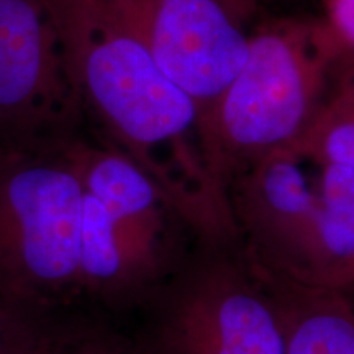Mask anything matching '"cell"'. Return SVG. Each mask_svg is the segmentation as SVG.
Wrapping results in <instances>:
<instances>
[{
	"instance_id": "1",
	"label": "cell",
	"mask_w": 354,
	"mask_h": 354,
	"mask_svg": "<svg viewBox=\"0 0 354 354\" xmlns=\"http://www.w3.org/2000/svg\"><path fill=\"white\" fill-rule=\"evenodd\" d=\"M86 127L135 162L197 236H236L201 151L196 104L145 43L95 0H53Z\"/></svg>"
},
{
	"instance_id": "2",
	"label": "cell",
	"mask_w": 354,
	"mask_h": 354,
	"mask_svg": "<svg viewBox=\"0 0 354 354\" xmlns=\"http://www.w3.org/2000/svg\"><path fill=\"white\" fill-rule=\"evenodd\" d=\"M82 177L81 300L117 323L177 271L197 234L161 189L112 146L76 140Z\"/></svg>"
},
{
	"instance_id": "3",
	"label": "cell",
	"mask_w": 354,
	"mask_h": 354,
	"mask_svg": "<svg viewBox=\"0 0 354 354\" xmlns=\"http://www.w3.org/2000/svg\"><path fill=\"white\" fill-rule=\"evenodd\" d=\"M250 263L313 289L354 292V169L282 149L230 184Z\"/></svg>"
},
{
	"instance_id": "4",
	"label": "cell",
	"mask_w": 354,
	"mask_h": 354,
	"mask_svg": "<svg viewBox=\"0 0 354 354\" xmlns=\"http://www.w3.org/2000/svg\"><path fill=\"white\" fill-rule=\"evenodd\" d=\"M342 43L331 26L294 21L250 38L241 73L197 122L203 162L225 201L238 176L307 131Z\"/></svg>"
},
{
	"instance_id": "5",
	"label": "cell",
	"mask_w": 354,
	"mask_h": 354,
	"mask_svg": "<svg viewBox=\"0 0 354 354\" xmlns=\"http://www.w3.org/2000/svg\"><path fill=\"white\" fill-rule=\"evenodd\" d=\"M77 138L0 143V294L55 315L91 313L79 290Z\"/></svg>"
},
{
	"instance_id": "6",
	"label": "cell",
	"mask_w": 354,
	"mask_h": 354,
	"mask_svg": "<svg viewBox=\"0 0 354 354\" xmlns=\"http://www.w3.org/2000/svg\"><path fill=\"white\" fill-rule=\"evenodd\" d=\"M135 320L133 354H286L277 312L240 236H197Z\"/></svg>"
},
{
	"instance_id": "7",
	"label": "cell",
	"mask_w": 354,
	"mask_h": 354,
	"mask_svg": "<svg viewBox=\"0 0 354 354\" xmlns=\"http://www.w3.org/2000/svg\"><path fill=\"white\" fill-rule=\"evenodd\" d=\"M86 130L53 0H0V143L66 141Z\"/></svg>"
},
{
	"instance_id": "8",
	"label": "cell",
	"mask_w": 354,
	"mask_h": 354,
	"mask_svg": "<svg viewBox=\"0 0 354 354\" xmlns=\"http://www.w3.org/2000/svg\"><path fill=\"white\" fill-rule=\"evenodd\" d=\"M125 24L158 68L207 113L250 55V38L218 0H95Z\"/></svg>"
},
{
	"instance_id": "9",
	"label": "cell",
	"mask_w": 354,
	"mask_h": 354,
	"mask_svg": "<svg viewBox=\"0 0 354 354\" xmlns=\"http://www.w3.org/2000/svg\"><path fill=\"white\" fill-rule=\"evenodd\" d=\"M254 271L277 312L286 354H354L353 294L292 284Z\"/></svg>"
},
{
	"instance_id": "10",
	"label": "cell",
	"mask_w": 354,
	"mask_h": 354,
	"mask_svg": "<svg viewBox=\"0 0 354 354\" xmlns=\"http://www.w3.org/2000/svg\"><path fill=\"white\" fill-rule=\"evenodd\" d=\"M94 317L55 315L0 294V354H53L74 330Z\"/></svg>"
},
{
	"instance_id": "11",
	"label": "cell",
	"mask_w": 354,
	"mask_h": 354,
	"mask_svg": "<svg viewBox=\"0 0 354 354\" xmlns=\"http://www.w3.org/2000/svg\"><path fill=\"white\" fill-rule=\"evenodd\" d=\"M290 151L354 169V71L328 102H323L307 131Z\"/></svg>"
},
{
	"instance_id": "12",
	"label": "cell",
	"mask_w": 354,
	"mask_h": 354,
	"mask_svg": "<svg viewBox=\"0 0 354 354\" xmlns=\"http://www.w3.org/2000/svg\"><path fill=\"white\" fill-rule=\"evenodd\" d=\"M53 354H133L127 333L117 323L94 317L74 330Z\"/></svg>"
},
{
	"instance_id": "13",
	"label": "cell",
	"mask_w": 354,
	"mask_h": 354,
	"mask_svg": "<svg viewBox=\"0 0 354 354\" xmlns=\"http://www.w3.org/2000/svg\"><path fill=\"white\" fill-rule=\"evenodd\" d=\"M331 28L343 43L354 46V0H328Z\"/></svg>"
},
{
	"instance_id": "14",
	"label": "cell",
	"mask_w": 354,
	"mask_h": 354,
	"mask_svg": "<svg viewBox=\"0 0 354 354\" xmlns=\"http://www.w3.org/2000/svg\"><path fill=\"white\" fill-rule=\"evenodd\" d=\"M236 21L248 19L254 10V0H218Z\"/></svg>"
},
{
	"instance_id": "15",
	"label": "cell",
	"mask_w": 354,
	"mask_h": 354,
	"mask_svg": "<svg viewBox=\"0 0 354 354\" xmlns=\"http://www.w3.org/2000/svg\"><path fill=\"white\" fill-rule=\"evenodd\" d=\"M353 297H354V294H353Z\"/></svg>"
}]
</instances>
